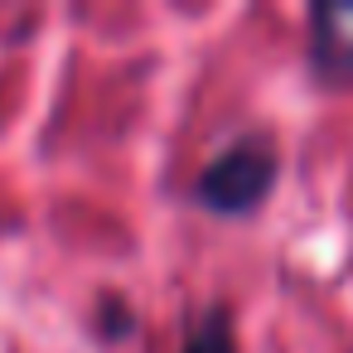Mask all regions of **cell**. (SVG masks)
Returning a JSON list of instances; mask_svg holds the SVG:
<instances>
[{"label": "cell", "mask_w": 353, "mask_h": 353, "mask_svg": "<svg viewBox=\"0 0 353 353\" xmlns=\"http://www.w3.org/2000/svg\"><path fill=\"white\" fill-rule=\"evenodd\" d=\"M310 73L329 88H353V0L310 6Z\"/></svg>", "instance_id": "cell-2"}, {"label": "cell", "mask_w": 353, "mask_h": 353, "mask_svg": "<svg viewBox=\"0 0 353 353\" xmlns=\"http://www.w3.org/2000/svg\"><path fill=\"white\" fill-rule=\"evenodd\" d=\"M102 310H121V300H107ZM102 324L112 329V314H102ZM126 329H131V319H126V314H117V334H126Z\"/></svg>", "instance_id": "cell-4"}, {"label": "cell", "mask_w": 353, "mask_h": 353, "mask_svg": "<svg viewBox=\"0 0 353 353\" xmlns=\"http://www.w3.org/2000/svg\"><path fill=\"white\" fill-rule=\"evenodd\" d=\"M179 353H242V343H237V314H232V305H223V300H208V305H203V310L189 319Z\"/></svg>", "instance_id": "cell-3"}, {"label": "cell", "mask_w": 353, "mask_h": 353, "mask_svg": "<svg viewBox=\"0 0 353 353\" xmlns=\"http://www.w3.org/2000/svg\"><path fill=\"white\" fill-rule=\"evenodd\" d=\"M281 179V150L271 131H237L194 179V203L218 218L256 213Z\"/></svg>", "instance_id": "cell-1"}]
</instances>
